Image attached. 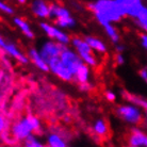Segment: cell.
I'll return each instance as SVG.
<instances>
[{"label":"cell","mask_w":147,"mask_h":147,"mask_svg":"<svg viewBox=\"0 0 147 147\" xmlns=\"http://www.w3.org/2000/svg\"><path fill=\"white\" fill-rule=\"evenodd\" d=\"M116 113L123 121L132 126L140 125L143 121V112L134 103H125L117 108Z\"/></svg>","instance_id":"obj_5"},{"label":"cell","mask_w":147,"mask_h":147,"mask_svg":"<svg viewBox=\"0 0 147 147\" xmlns=\"http://www.w3.org/2000/svg\"><path fill=\"white\" fill-rule=\"evenodd\" d=\"M69 46L79 55L82 62L85 65L90 66L91 68L97 67L99 65V59L97 55L91 49V47L88 46L83 37L78 36V35L70 37Z\"/></svg>","instance_id":"obj_3"},{"label":"cell","mask_w":147,"mask_h":147,"mask_svg":"<svg viewBox=\"0 0 147 147\" xmlns=\"http://www.w3.org/2000/svg\"><path fill=\"white\" fill-rule=\"evenodd\" d=\"M40 30L48 37V40H55L61 45L67 46L69 45L70 35L66 30H63L59 27H57L53 22H49L48 20H42L40 22Z\"/></svg>","instance_id":"obj_4"},{"label":"cell","mask_w":147,"mask_h":147,"mask_svg":"<svg viewBox=\"0 0 147 147\" xmlns=\"http://www.w3.org/2000/svg\"><path fill=\"white\" fill-rule=\"evenodd\" d=\"M7 128V121L2 114H0V134H3Z\"/></svg>","instance_id":"obj_26"},{"label":"cell","mask_w":147,"mask_h":147,"mask_svg":"<svg viewBox=\"0 0 147 147\" xmlns=\"http://www.w3.org/2000/svg\"><path fill=\"white\" fill-rule=\"evenodd\" d=\"M13 24L24 34V36L27 37L28 40H33L35 37V33H34L33 29L31 28L30 24L27 22L26 19H24L22 17H19V16H15L13 18Z\"/></svg>","instance_id":"obj_15"},{"label":"cell","mask_w":147,"mask_h":147,"mask_svg":"<svg viewBox=\"0 0 147 147\" xmlns=\"http://www.w3.org/2000/svg\"><path fill=\"white\" fill-rule=\"evenodd\" d=\"M91 75H92L91 67L88 66V65H85L84 63H83V64L76 70V73L74 74V81H76L79 84L90 82Z\"/></svg>","instance_id":"obj_16"},{"label":"cell","mask_w":147,"mask_h":147,"mask_svg":"<svg viewBox=\"0 0 147 147\" xmlns=\"http://www.w3.org/2000/svg\"><path fill=\"white\" fill-rule=\"evenodd\" d=\"M27 57L29 59V62L32 63L37 69H40L43 73H48L49 71V67H48L47 62L40 57V52H38V50H37L36 48L34 47L29 48Z\"/></svg>","instance_id":"obj_12"},{"label":"cell","mask_w":147,"mask_h":147,"mask_svg":"<svg viewBox=\"0 0 147 147\" xmlns=\"http://www.w3.org/2000/svg\"><path fill=\"white\" fill-rule=\"evenodd\" d=\"M16 3L20 4V5H24V4H27V2H28V0H14Z\"/></svg>","instance_id":"obj_32"},{"label":"cell","mask_w":147,"mask_h":147,"mask_svg":"<svg viewBox=\"0 0 147 147\" xmlns=\"http://www.w3.org/2000/svg\"><path fill=\"white\" fill-rule=\"evenodd\" d=\"M40 128H42V123L40 118L30 114L15 121L11 126L10 132L15 141L24 142L27 138L32 136L34 132H38Z\"/></svg>","instance_id":"obj_2"},{"label":"cell","mask_w":147,"mask_h":147,"mask_svg":"<svg viewBox=\"0 0 147 147\" xmlns=\"http://www.w3.org/2000/svg\"><path fill=\"white\" fill-rule=\"evenodd\" d=\"M115 63L117 64L118 66H121L126 63V59L123 53H116L115 55Z\"/></svg>","instance_id":"obj_28"},{"label":"cell","mask_w":147,"mask_h":147,"mask_svg":"<svg viewBox=\"0 0 147 147\" xmlns=\"http://www.w3.org/2000/svg\"><path fill=\"white\" fill-rule=\"evenodd\" d=\"M53 24L63 30H70L76 27L77 22H76V18H74L73 15H69V16L53 19Z\"/></svg>","instance_id":"obj_21"},{"label":"cell","mask_w":147,"mask_h":147,"mask_svg":"<svg viewBox=\"0 0 147 147\" xmlns=\"http://www.w3.org/2000/svg\"><path fill=\"white\" fill-rule=\"evenodd\" d=\"M1 102H2V99H1V95H0V106H1Z\"/></svg>","instance_id":"obj_33"},{"label":"cell","mask_w":147,"mask_h":147,"mask_svg":"<svg viewBox=\"0 0 147 147\" xmlns=\"http://www.w3.org/2000/svg\"><path fill=\"white\" fill-rule=\"evenodd\" d=\"M92 129L93 132L99 138H103L109 134V125H108L107 121L103 118H97L93 123Z\"/></svg>","instance_id":"obj_20"},{"label":"cell","mask_w":147,"mask_h":147,"mask_svg":"<svg viewBox=\"0 0 147 147\" xmlns=\"http://www.w3.org/2000/svg\"><path fill=\"white\" fill-rule=\"evenodd\" d=\"M125 46L124 45L119 44V43H117V44H115V51L117 52V53H123V52L125 51Z\"/></svg>","instance_id":"obj_31"},{"label":"cell","mask_w":147,"mask_h":147,"mask_svg":"<svg viewBox=\"0 0 147 147\" xmlns=\"http://www.w3.org/2000/svg\"><path fill=\"white\" fill-rule=\"evenodd\" d=\"M133 22L136 28L143 32H146L147 30V7H145L140 11V13L136 15V18H133Z\"/></svg>","instance_id":"obj_22"},{"label":"cell","mask_w":147,"mask_h":147,"mask_svg":"<svg viewBox=\"0 0 147 147\" xmlns=\"http://www.w3.org/2000/svg\"><path fill=\"white\" fill-rule=\"evenodd\" d=\"M105 97H106V99L108 101H110V102H114L115 100H116V94L113 92V91H107V92L105 93Z\"/></svg>","instance_id":"obj_27"},{"label":"cell","mask_w":147,"mask_h":147,"mask_svg":"<svg viewBox=\"0 0 147 147\" xmlns=\"http://www.w3.org/2000/svg\"><path fill=\"white\" fill-rule=\"evenodd\" d=\"M47 64L48 67H49V71L53 74L57 78H59L60 80L64 81V82H71V81H74L73 74L70 73V70L61 62L59 57L50 60Z\"/></svg>","instance_id":"obj_8"},{"label":"cell","mask_w":147,"mask_h":147,"mask_svg":"<svg viewBox=\"0 0 147 147\" xmlns=\"http://www.w3.org/2000/svg\"><path fill=\"white\" fill-rule=\"evenodd\" d=\"M86 7L100 26L107 22L117 24L125 18L124 10L116 0H94Z\"/></svg>","instance_id":"obj_1"},{"label":"cell","mask_w":147,"mask_h":147,"mask_svg":"<svg viewBox=\"0 0 147 147\" xmlns=\"http://www.w3.org/2000/svg\"><path fill=\"white\" fill-rule=\"evenodd\" d=\"M63 47H64V45L59 44V43H57L55 40H47L43 42V44L40 45L37 50L40 52V57L48 63L50 60L59 57L60 52L63 49Z\"/></svg>","instance_id":"obj_9"},{"label":"cell","mask_w":147,"mask_h":147,"mask_svg":"<svg viewBox=\"0 0 147 147\" xmlns=\"http://www.w3.org/2000/svg\"><path fill=\"white\" fill-rule=\"evenodd\" d=\"M128 147H132V146H128Z\"/></svg>","instance_id":"obj_34"},{"label":"cell","mask_w":147,"mask_h":147,"mask_svg":"<svg viewBox=\"0 0 147 147\" xmlns=\"http://www.w3.org/2000/svg\"><path fill=\"white\" fill-rule=\"evenodd\" d=\"M139 40H140L141 47L146 50L147 49V34H146V32H143V31L141 32L140 36H139Z\"/></svg>","instance_id":"obj_25"},{"label":"cell","mask_w":147,"mask_h":147,"mask_svg":"<svg viewBox=\"0 0 147 147\" xmlns=\"http://www.w3.org/2000/svg\"><path fill=\"white\" fill-rule=\"evenodd\" d=\"M124 10L125 17L128 18H136V15L140 13L146 4L144 3V0H116Z\"/></svg>","instance_id":"obj_10"},{"label":"cell","mask_w":147,"mask_h":147,"mask_svg":"<svg viewBox=\"0 0 147 147\" xmlns=\"http://www.w3.org/2000/svg\"><path fill=\"white\" fill-rule=\"evenodd\" d=\"M0 12L5 15H13L14 14L15 10L10 5V4L7 3L5 1L0 0Z\"/></svg>","instance_id":"obj_24"},{"label":"cell","mask_w":147,"mask_h":147,"mask_svg":"<svg viewBox=\"0 0 147 147\" xmlns=\"http://www.w3.org/2000/svg\"><path fill=\"white\" fill-rule=\"evenodd\" d=\"M139 75H140L141 79H142L144 82H146V81H147V68H146V67L141 68L140 71H139Z\"/></svg>","instance_id":"obj_29"},{"label":"cell","mask_w":147,"mask_h":147,"mask_svg":"<svg viewBox=\"0 0 147 147\" xmlns=\"http://www.w3.org/2000/svg\"><path fill=\"white\" fill-rule=\"evenodd\" d=\"M83 38H84L85 42L88 43V45L91 47V49L95 52L96 55H106L108 52L107 44L100 37L94 36V35H85Z\"/></svg>","instance_id":"obj_14"},{"label":"cell","mask_w":147,"mask_h":147,"mask_svg":"<svg viewBox=\"0 0 147 147\" xmlns=\"http://www.w3.org/2000/svg\"><path fill=\"white\" fill-rule=\"evenodd\" d=\"M59 58L61 60V62L70 70V73L73 74V76L74 74L76 73V70L83 64L79 55L70 47L69 45L63 47V49L60 52Z\"/></svg>","instance_id":"obj_7"},{"label":"cell","mask_w":147,"mask_h":147,"mask_svg":"<svg viewBox=\"0 0 147 147\" xmlns=\"http://www.w3.org/2000/svg\"><path fill=\"white\" fill-rule=\"evenodd\" d=\"M101 27H102V29H103V31H105L106 35L109 37V40H110L111 43H113L114 45L119 43V40H121V34H119V31H118V29L115 27L114 24L107 22V24H102Z\"/></svg>","instance_id":"obj_19"},{"label":"cell","mask_w":147,"mask_h":147,"mask_svg":"<svg viewBox=\"0 0 147 147\" xmlns=\"http://www.w3.org/2000/svg\"><path fill=\"white\" fill-rule=\"evenodd\" d=\"M31 13L40 20L50 18V3L47 0H32L30 3Z\"/></svg>","instance_id":"obj_11"},{"label":"cell","mask_w":147,"mask_h":147,"mask_svg":"<svg viewBox=\"0 0 147 147\" xmlns=\"http://www.w3.org/2000/svg\"><path fill=\"white\" fill-rule=\"evenodd\" d=\"M129 146L132 147H146L147 146V136L140 128H133L128 138Z\"/></svg>","instance_id":"obj_13"},{"label":"cell","mask_w":147,"mask_h":147,"mask_svg":"<svg viewBox=\"0 0 147 147\" xmlns=\"http://www.w3.org/2000/svg\"><path fill=\"white\" fill-rule=\"evenodd\" d=\"M0 49L3 51V53L7 57L11 59L16 60L18 63L26 65L29 63V59L25 52H22L17 45L13 42H9L3 36L0 35Z\"/></svg>","instance_id":"obj_6"},{"label":"cell","mask_w":147,"mask_h":147,"mask_svg":"<svg viewBox=\"0 0 147 147\" xmlns=\"http://www.w3.org/2000/svg\"><path fill=\"white\" fill-rule=\"evenodd\" d=\"M49 12H50V18L49 19H52V20L71 15L68 7H66L65 5H63V4L57 3V2L50 3V11Z\"/></svg>","instance_id":"obj_17"},{"label":"cell","mask_w":147,"mask_h":147,"mask_svg":"<svg viewBox=\"0 0 147 147\" xmlns=\"http://www.w3.org/2000/svg\"><path fill=\"white\" fill-rule=\"evenodd\" d=\"M24 147H47L46 144L40 141V139H37L35 136H30L29 138H27L26 140L24 141Z\"/></svg>","instance_id":"obj_23"},{"label":"cell","mask_w":147,"mask_h":147,"mask_svg":"<svg viewBox=\"0 0 147 147\" xmlns=\"http://www.w3.org/2000/svg\"><path fill=\"white\" fill-rule=\"evenodd\" d=\"M45 144L47 147H68L66 140L58 132L48 133Z\"/></svg>","instance_id":"obj_18"},{"label":"cell","mask_w":147,"mask_h":147,"mask_svg":"<svg viewBox=\"0 0 147 147\" xmlns=\"http://www.w3.org/2000/svg\"><path fill=\"white\" fill-rule=\"evenodd\" d=\"M80 85V90L81 91H83V92H88V91H91V83L90 82H86V83H82V84H79Z\"/></svg>","instance_id":"obj_30"}]
</instances>
